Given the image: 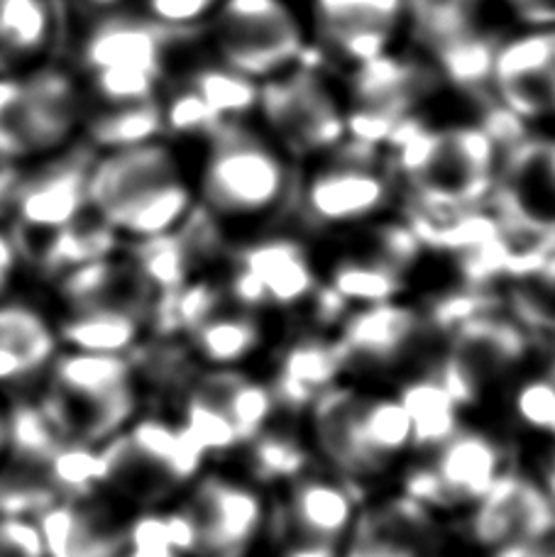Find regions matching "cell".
Here are the masks:
<instances>
[{
	"mask_svg": "<svg viewBox=\"0 0 555 557\" xmlns=\"http://www.w3.org/2000/svg\"><path fill=\"white\" fill-rule=\"evenodd\" d=\"M196 182V203L225 231L270 223L292 208L296 196L294 159L247 121L223 123L206 139Z\"/></svg>",
	"mask_w": 555,
	"mask_h": 557,
	"instance_id": "1",
	"label": "cell"
},
{
	"mask_svg": "<svg viewBox=\"0 0 555 557\" xmlns=\"http://www.w3.org/2000/svg\"><path fill=\"white\" fill-rule=\"evenodd\" d=\"M29 396L62 441L96 450L145 411L133 362L125 355L62 350Z\"/></svg>",
	"mask_w": 555,
	"mask_h": 557,
	"instance_id": "2",
	"label": "cell"
},
{
	"mask_svg": "<svg viewBox=\"0 0 555 557\" xmlns=\"http://www.w3.org/2000/svg\"><path fill=\"white\" fill-rule=\"evenodd\" d=\"M208 465L174 416L145 409L98 447V492L131 513L166 509Z\"/></svg>",
	"mask_w": 555,
	"mask_h": 557,
	"instance_id": "3",
	"label": "cell"
},
{
	"mask_svg": "<svg viewBox=\"0 0 555 557\" xmlns=\"http://www.w3.org/2000/svg\"><path fill=\"white\" fill-rule=\"evenodd\" d=\"M166 516L184 557H262L270 492L237 465H208Z\"/></svg>",
	"mask_w": 555,
	"mask_h": 557,
	"instance_id": "4",
	"label": "cell"
},
{
	"mask_svg": "<svg viewBox=\"0 0 555 557\" xmlns=\"http://www.w3.org/2000/svg\"><path fill=\"white\" fill-rule=\"evenodd\" d=\"M86 96L72 64H45L0 76V159L17 169L82 143Z\"/></svg>",
	"mask_w": 555,
	"mask_h": 557,
	"instance_id": "5",
	"label": "cell"
},
{
	"mask_svg": "<svg viewBox=\"0 0 555 557\" xmlns=\"http://www.w3.org/2000/svg\"><path fill=\"white\" fill-rule=\"evenodd\" d=\"M517 465V445L494 428L468 421L433 453L406 462L392 490L441 519L453 521L478 504Z\"/></svg>",
	"mask_w": 555,
	"mask_h": 557,
	"instance_id": "6",
	"label": "cell"
},
{
	"mask_svg": "<svg viewBox=\"0 0 555 557\" xmlns=\"http://www.w3.org/2000/svg\"><path fill=\"white\" fill-rule=\"evenodd\" d=\"M345 374L368 386H394L404 376L429 370L441 347L421 304L406 298L350 308L333 331Z\"/></svg>",
	"mask_w": 555,
	"mask_h": 557,
	"instance_id": "7",
	"label": "cell"
},
{
	"mask_svg": "<svg viewBox=\"0 0 555 557\" xmlns=\"http://www.w3.org/2000/svg\"><path fill=\"white\" fill-rule=\"evenodd\" d=\"M536 357V341L511 315L497 311L453 327L431 370L470 416L499 399Z\"/></svg>",
	"mask_w": 555,
	"mask_h": 557,
	"instance_id": "8",
	"label": "cell"
},
{
	"mask_svg": "<svg viewBox=\"0 0 555 557\" xmlns=\"http://www.w3.org/2000/svg\"><path fill=\"white\" fill-rule=\"evenodd\" d=\"M448 523L455 548L470 557H494L555 543V509L521 462L478 504Z\"/></svg>",
	"mask_w": 555,
	"mask_h": 557,
	"instance_id": "9",
	"label": "cell"
},
{
	"mask_svg": "<svg viewBox=\"0 0 555 557\" xmlns=\"http://www.w3.org/2000/svg\"><path fill=\"white\" fill-rule=\"evenodd\" d=\"M206 27L211 29L218 64L257 84L289 72L309 42L286 0H221Z\"/></svg>",
	"mask_w": 555,
	"mask_h": 557,
	"instance_id": "10",
	"label": "cell"
},
{
	"mask_svg": "<svg viewBox=\"0 0 555 557\" xmlns=\"http://www.w3.org/2000/svg\"><path fill=\"white\" fill-rule=\"evenodd\" d=\"M276 145L292 159L331 154L345 133V108L323 82V72L292 66L260 84L257 111Z\"/></svg>",
	"mask_w": 555,
	"mask_h": 557,
	"instance_id": "11",
	"label": "cell"
},
{
	"mask_svg": "<svg viewBox=\"0 0 555 557\" xmlns=\"http://www.w3.org/2000/svg\"><path fill=\"white\" fill-rule=\"evenodd\" d=\"M94 154L91 147L78 143L20 172L8 211L20 250L62 231L88 211L86 188Z\"/></svg>",
	"mask_w": 555,
	"mask_h": 557,
	"instance_id": "12",
	"label": "cell"
},
{
	"mask_svg": "<svg viewBox=\"0 0 555 557\" xmlns=\"http://www.w3.org/2000/svg\"><path fill=\"white\" fill-rule=\"evenodd\" d=\"M370 496L350 482L313 467L270 492V523L264 545L280 539L343 548Z\"/></svg>",
	"mask_w": 555,
	"mask_h": 557,
	"instance_id": "13",
	"label": "cell"
},
{
	"mask_svg": "<svg viewBox=\"0 0 555 557\" xmlns=\"http://www.w3.org/2000/svg\"><path fill=\"white\" fill-rule=\"evenodd\" d=\"M394 194V176L386 172V164H355L331 154L296 184L294 206L311 227L345 231L384 218Z\"/></svg>",
	"mask_w": 555,
	"mask_h": 557,
	"instance_id": "14",
	"label": "cell"
},
{
	"mask_svg": "<svg viewBox=\"0 0 555 557\" xmlns=\"http://www.w3.org/2000/svg\"><path fill=\"white\" fill-rule=\"evenodd\" d=\"M196 29H172L157 25L147 15L125 10L91 15L76 37L74 59L69 64L78 78L103 72H145L166 78L172 49Z\"/></svg>",
	"mask_w": 555,
	"mask_h": 557,
	"instance_id": "15",
	"label": "cell"
},
{
	"mask_svg": "<svg viewBox=\"0 0 555 557\" xmlns=\"http://www.w3.org/2000/svg\"><path fill=\"white\" fill-rule=\"evenodd\" d=\"M451 523L396 490L365 502L338 557H455Z\"/></svg>",
	"mask_w": 555,
	"mask_h": 557,
	"instance_id": "16",
	"label": "cell"
},
{
	"mask_svg": "<svg viewBox=\"0 0 555 557\" xmlns=\"http://www.w3.org/2000/svg\"><path fill=\"white\" fill-rule=\"evenodd\" d=\"M62 350L49 304L20 292L0 301V396L5 401L35 394Z\"/></svg>",
	"mask_w": 555,
	"mask_h": 557,
	"instance_id": "17",
	"label": "cell"
},
{
	"mask_svg": "<svg viewBox=\"0 0 555 557\" xmlns=\"http://www.w3.org/2000/svg\"><path fill=\"white\" fill-rule=\"evenodd\" d=\"M131 511L103 492L62 496L37 516L47 557H121Z\"/></svg>",
	"mask_w": 555,
	"mask_h": 557,
	"instance_id": "18",
	"label": "cell"
},
{
	"mask_svg": "<svg viewBox=\"0 0 555 557\" xmlns=\"http://www.w3.org/2000/svg\"><path fill=\"white\" fill-rule=\"evenodd\" d=\"M319 47L350 66L394 49L406 29L404 0H311Z\"/></svg>",
	"mask_w": 555,
	"mask_h": 557,
	"instance_id": "19",
	"label": "cell"
},
{
	"mask_svg": "<svg viewBox=\"0 0 555 557\" xmlns=\"http://www.w3.org/2000/svg\"><path fill=\"white\" fill-rule=\"evenodd\" d=\"M270 367L262 372L270 382L280 411L304 418L306 409L335 384L348 380L341 347L333 333L299 327L284 343L272 345Z\"/></svg>",
	"mask_w": 555,
	"mask_h": 557,
	"instance_id": "20",
	"label": "cell"
},
{
	"mask_svg": "<svg viewBox=\"0 0 555 557\" xmlns=\"http://www.w3.org/2000/svg\"><path fill=\"white\" fill-rule=\"evenodd\" d=\"M227 260L260 282L270 313H301L321 286L309 245L296 235L272 233L231 250Z\"/></svg>",
	"mask_w": 555,
	"mask_h": 557,
	"instance_id": "21",
	"label": "cell"
},
{
	"mask_svg": "<svg viewBox=\"0 0 555 557\" xmlns=\"http://www.w3.org/2000/svg\"><path fill=\"white\" fill-rule=\"evenodd\" d=\"M182 172L180 154L166 139L113 149V152H96L88 172V208L101 221H108L140 194Z\"/></svg>",
	"mask_w": 555,
	"mask_h": 557,
	"instance_id": "22",
	"label": "cell"
},
{
	"mask_svg": "<svg viewBox=\"0 0 555 557\" xmlns=\"http://www.w3.org/2000/svg\"><path fill=\"white\" fill-rule=\"evenodd\" d=\"M66 0H0V76L59 59Z\"/></svg>",
	"mask_w": 555,
	"mask_h": 557,
	"instance_id": "23",
	"label": "cell"
},
{
	"mask_svg": "<svg viewBox=\"0 0 555 557\" xmlns=\"http://www.w3.org/2000/svg\"><path fill=\"white\" fill-rule=\"evenodd\" d=\"M270 315L223 306L184 337L201 370H252L272 350Z\"/></svg>",
	"mask_w": 555,
	"mask_h": 557,
	"instance_id": "24",
	"label": "cell"
},
{
	"mask_svg": "<svg viewBox=\"0 0 555 557\" xmlns=\"http://www.w3.org/2000/svg\"><path fill=\"white\" fill-rule=\"evenodd\" d=\"M188 389L211 404L233 425L243 447L252 443L280 416V404L262 372L201 370Z\"/></svg>",
	"mask_w": 555,
	"mask_h": 557,
	"instance_id": "25",
	"label": "cell"
},
{
	"mask_svg": "<svg viewBox=\"0 0 555 557\" xmlns=\"http://www.w3.org/2000/svg\"><path fill=\"white\" fill-rule=\"evenodd\" d=\"M435 86V69L419 59L396 54L394 49L360 66H353L348 88L353 106L380 108L392 115L414 113L416 101Z\"/></svg>",
	"mask_w": 555,
	"mask_h": 557,
	"instance_id": "26",
	"label": "cell"
},
{
	"mask_svg": "<svg viewBox=\"0 0 555 557\" xmlns=\"http://www.w3.org/2000/svg\"><path fill=\"white\" fill-rule=\"evenodd\" d=\"M235 460H240L237 467L267 492L316 467L311 447L306 443L304 421L284 411L252 443H247Z\"/></svg>",
	"mask_w": 555,
	"mask_h": 557,
	"instance_id": "27",
	"label": "cell"
},
{
	"mask_svg": "<svg viewBox=\"0 0 555 557\" xmlns=\"http://www.w3.org/2000/svg\"><path fill=\"white\" fill-rule=\"evenodd\" d=\"M392 389L399 396L404 411L409 416L414 457L433 453L435 447L451 441L470 421L458 399L448 392V386L439 380V374L431 367L404 376Z\"/></svg>",
	"mask_w": 555,
	"mask_h": 557,
	"instance_id": "28",
	"label": "cell"
},
{
	"mask_svg": "<svg viewBox=\"0 0 555 557\" xmlns=\"http://www.w3.org/2000/svg\"><path fill=\"white\" fill-rule=\"evenodd\" d=\"M64 350L131 357L150 335L143 318L108 308H52Z\"/></svg>",
	"mask_w": 555,
	"mask_h": 557,
	"instance_id": "29",
	"label": "cell"
},
{
	"mask_svg": "<svg viewBox=\"0 0 555 557\" xmlns=\"http://www.w3.org/2000/svg\"><path fill=\"white\" fill-rule=\"evenodd\" d=\"M321 278L350 308L399 301L409 292V276L372 252L338 257Z\"/></svg>",
	"mask_w": 555,
	"mask_h": 557,
	"instance_id": "30",
	"label": "cell"
},
{
	"mask_svg": "<svg viewBox=\"0 0 555 557\" xmlns=\"http://www.w3.org/2000/svg\"><path fill=\"white\" fill-rule=\"evenodd\" d=\"M155 139H164L162 98L133 106L86 108L82 143L94 152H113Z\"/></svg>",
	"mask_w": 555,
	"mask_h": 557,
	"instance_id": "31",
	"label": "cell"
},
{
	"mask_svg": "<svg viewBox=\"0 0 555 557\" xmlns=\"http://www.w3.org/2000/svg\"><path fill=\"white\" fill-rule=\"evenodd\" d=\"M502 37L472 29L453 42L431 52L435 74H441L453 88L470 94L480 101H490L494 82V57H497Z\"/></svg>",
	"mask_w": 555,
	"mask_h": 557,
	"instance_id": "32",
	"label": "cell"
},
{
	"mask_svg": "<svg viewBox=\"0 0 555 557\" xmlns=\"http://www.w3.org/2000/svg\"><path fill=\"white\" fill-rule=\"evenodd\" d=\"M404 3L406 33L429 54L478 29L482 0H404Z\"/></svg>",
	"mask_w": 555,
	"mask_h": 557,
	"instance_id": "33",
	"label": "cell"
},
{
	"mask_svg": "<svg viewBox=\"0 0 555 557\" xmlns=\"http://www.w3.org/2000/svg\"><path fill=\"white\" fill-rule=\"evenodd\" d=\"M517 431L533 443L555 441V382L533 362L519 380L502 394Z\"/></svg>",
	"mask_w": 555,
	"mask_h": 557,
	"instance_id": "34",
	"label": "cell"
},
{
	"mask_svg": "<svg viewBox=\"0 0 555 557\" xmlns=\"http://www.w3.org/2000/svg\"><path fill=\"white\" fill-rule=\"evenodd\" d=\"M186 84L203 98L223 123L247 121L260 101V84L223 64L198 66Z\"/></svg>",
	"mask_w": 555,
	"mask_h": 557,
	"instance_id": "35",
	"label": "cell"
},
{
	"mask_svg": "<svg viewBox=\"0 0 555 557\" xmlns=\"http://www.w3.org/2000/svg\"><path fill=\"white\" fill-rule=\"evenodd\" d=\"M162 121L164 137L172 135L176 139H201V143H206L223 125L221 117L208 108L203 98L188 84L164 98Z\"/></svg>",
	"mask_w": 555,
	"mask_h": 557,
	"instance_id": "36",
	"label": "cell"
},
{
	"mask_svg": "<svg viewBox=\"0 0 555 557\" xmlns=\"http://www.w3.org/2000/svg\"><path fill=\"white\" fill-rule=\"evenodd\" d=\"M121 557H184L174 545L166 509L137 511L131 516Z\"/></svg>",
	"mask_w": 555,
	"mask_h": 557,
	"instance_id": "37",
	"label": "cell"
},
{
	"mask_svg": "<svg viewBox=\"0 0 555 557\" xmlns=\"http://www.w3.org/2000/svg\"><path fill=\"white\" fill-rule=\"evenodd\" d=\"M221 0H140L143 15L172 29H203Z\"/></svg>",
	"mask_w": 555,
	"mask_h": 557,
	"instance_id": "38",
	"label": "cell"
},
{
	"mask_svg": "<svg viewBox=\"0 0 555 557\" xmlns=\"http://www.w3.org/2000/svg\"><path fill=\"white\" fill-rule=\"evenodd\" d=\"M0 557H47L37 519L0 511Z\"/></svg>",
	"mask_w": 555,
	"mask_h": 557,
	"instance_id": "39",
	"label": "cell"
},
{
	"mask_svg": "<svg viewBox=\"0 0 555 557\" xmlns=\"http://www.w3.org/2000/svg\"><path fill=\"white\" fill-rule=\"evenodd\" d=\"M25 276L23 255L15 240V233L5 218H0V301L20 292V278Z\"/></svg>",
	"mask_w": 555,
	"mask_h": 557,
	"instance_id": "40",
	"label": "cell"
},
{
	"mask_svg": "<svg viewBox=\"0 0 555 557\" xmlns=\"http://www.w3.org/2000/svg\"><path fill=\"white\" fill-rule=\"evenodd\" d=\"M519 462L527 467V472L536 480L541 492L555 509V441L533 443L531 453L523 457L519 453Z\"/></svg>",
	"mask_w": 555,
	"mask_h": 557,
	"instance_id": "41",
	"label": "cell"
},
{
	"mask_svg": "<svg viewBox=\"0 0 555 557\" xmlns=\"http://www.w3.org/2000/svg\"><path fill=\"white\" fill-rule=\"evenodd\" d=\"M20 172H23V169H17L13 164H8L5 159H0V218H5V221H8L10 201H13V191H15Z\"/></svg>",
	"mask_w": 555,
	"mask_h": 557,
	"instance_id": "42",
	"label": "cell"
},
{
	"mask_svg": "<svg viewBox=\"0 0 555 557\" xmlns=\"http://www.w3.org/2000/svg\"><path fill=\"white\" fill-rule=\"evenodd\" d=\"M10 447V404L0 396V467H3Z\"/></svg>",
	"mask_w": 555,
	"mask_h": 557,
	"instance_id": "43",
	"label": "cell"
},
{
	"mask_svg": "<svg viewBox=\"0 0 555 557\" xmlns=\"http://www.w3.org/2000/svg\"><path fill=\"white\" fill-rule=\"evenodd\" d=\"M82 3L91 15H101V13H113V10H123L125 0H76Z\"/></svg>",
	"mask_w": 555,
	"mask_h": 557,
	"instance_id": "44",
	"label": "cell"
},
{
	"mask_svg": "<svg viewBox=\"0 0 555 557\" xmlns=\"http://www.w3.org/2000/svg\"><path fill=\"white\" fill-rule=\"evenodd\" d=\"M536 362L541 364V370L546 372L551 380L555 382V345H551V347H543V350L539 352V357H536Z\"/></svg>",
	"mask_w": 555,
	"mask_h": 557,
	"instance_id": "45",
	"label": "cell"
},
{
	"mask_svg": "<svg viewBox=\"0 0 555 557\" xmlns=\"http://www.w3.org/2000/svg\"><path fill=\"white\" fill-rule=\"evenodd\" d=\"M546 106L548 115H555V69L546 76Z\"/></svg>",
	"mask_w": 555,
	"mask_h": 557,
	"instance_id": "46",
	"label": "cell"
},
{
	"mask_svg": "<svg viewBox=\"0 0 555 557\" xmlns=\"http://www.w3.org/2000/svg\"><path fill=\"white\" fill-rule=\"evenodd\" d=\"M502 3H507L511 10L517 8V5H521V3H527V0H502Z\"/></svg>",
	"mask_w": 555,
	"mask_h": 557,
	"instance_id": "47",
	"label": "cell"
}]
</instances>
